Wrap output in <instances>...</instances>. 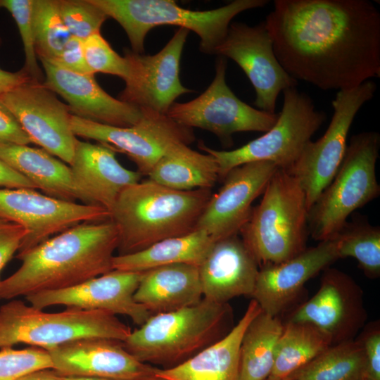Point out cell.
<instances>
[{
  "instance_id": "cell-1",
  "label": "cell",
  "mask_w": 380,
  "mask_h": 380,
  "mask_svg": "<svg viewBox=\"0 0 380 380\" xmlns=\"http://www.w3.org/2000/svg\"><path fill=\"white\" fill-rule=\"evenodd\" d=\"M296 80L345 90L380 77V12L369 0H275L264 20Z\"/></svg>"
},
{
  "instance_id": "cell-2",
  "label": "cell",
  "mask_w": 380,
  "mask_h": 380,
  "mask_svg": "<svg viewBox=\"0 0 380 380\" xmlns=\"http://www.w3.org/2000/svg\"><path fill=\"white\" fill-rule=\"evenodd\" d=\"M118 243L110 220L72 227L16 254L21 265L0 281V300L66 289L108 273Z\"/></svg>"
},
{
  "instance_id": "cell-3",
  "label": "cell",
  "mask_w": 380,
  "mask_h": 380,
  "mask_svg": "<svg viewBox=\"0 0 380 380\" xmlns=\"http://www.w3.org/2000/svg\"><path fill=\"white\" fill-rule=\"evenodd\" d=\"M211 196V189L179 191L149 179L127 187L110 210L119 234L118 255L194 231Z\"/></svg>"
},
{
  "instance_id": "cell-4",
  "label": "cell",
  "mask_w": 380,
  "mask_h": 380,
  "mask_svg": "<svg viewBox=\"0 0 380 380\" xmlns=\"http://www.w3.org/2000/svg\"><path fill=\"white\" fill-rule=\"evenodd\" d=\"M228 303L203 298L180 310L152 315L122 342L139 361L175 367L225 336L233 328Z\"/></svg>"
},
{
  "instance_id": "cell-5",
  "label": "cell",
  "mask_w": 380,
  "mask_h": 380,
  "mask_svg": "<svg viewBox=\"0 0 380 380\" xmlns=\"http://www.w3.org/2000/svg\"><path fill=\"white\" fill-rule=\"evenodd\" d=\"M308 207L298 182L278 169L260 203L241 229L242 240L260 267L288 260L306 248Z\"/></svg>"
},
{
  "instance_id": "cell-6",
  "label": "cell",
  "mask_w": 380,
  "mask_h": 380,
  "mask_svg": "<svg viewBox=\"0 0 380 380\" xmlns=\"http://www.w3.org/2000/svg\"><path fill=\"white\" fill-rule=\"evenodd\" d=\"M126 32L132 51L143 53L144 41L152 28L175 25L193 31L200 38V50L215 54L225 38L232 20L247 10L265 6L267 0H235L208 11L184 8L172 0H91Z\"/></svg>"
},
{
  "instance_id": "cell-7",
  "label": "cell",
  "mask_w": 380,
  "mask_h": 380,
  "mask_svg": "<svg viewBox=\"0 0 380 380\" xmlns=\"http://www.w3.org/2000/svg\"><path fill=\"white\" fill-rule=\"evenodd\" d=\"M131 331L116 315L105 311L66 308L47 312L15 298L0 306V349L24 343L48 350L91 338L123 342Z\"/></svg>"
},
{
  "instance_id": "cell-8",
  "label": "cell",
  "mask_w": 380,
  "mask_h": 380,
  "mask_svg": "<svg viewBox=\"0 0 380 380\" xmlns=\"http://www.w3.org/2000/svg\"><path fill=\"white\" fill-rule=\"evenodd\" d=\"M379 146L376 132L351 137L334 179L309 209L308 230L314 239L332 238L353 212L379 196L376 164Z\"/></svg>"
},
{
  "instance_id": "cell-9",
  "label": "cell",
  "mask_w": 380,
  "mask_h": 380,
  "mask_svg": "<svg viewBox=\"0 0 380 380\" xmlns=\"http://www.w3.org/2000/svg\"><path fill=\"white\" fill-rule=\"evenodd\" d=\"M284 103L274 125L262 136L234 150H215L203 142L200 149L212 155L224 178L232 168L255 161H270L288 170L326 120L311 98L296 87L283 91Z\"/></svg>"
},
{
  "instance_id": "cell-10",
  "label": "cell",
  "mask_w": 380,
  "mask_h": 380,
  "mask_svg": "<svg viewBox=\"0 0 380 380\" xmlns=\"http://www.w3.org/2000/svg\"><path fill=\"white\" fill-rule=\"evenodd\" d=\"M376 84L367 80L338 91L332 101L334 113L324 134L310 141L287 171L302 187L308 209L336 174L343 159L351 125L362 106L372 99Z\"/></svg>"
},
{
  "instance_id": "cell-11",
  "label": "cell",
  "mask_w": 380,
  "mask_h": 380,
  "mask_svg": "<svg viewBox=\"0 0 380 380\" xmlns=\"http://www.w3.org/2000/svg\"><path fill=\"white\" fill-rule=\"evenodd\" d=\"M227 65L226 58L219 56L215 77L205 91L190 101L175 102L166 115L183 126L208 130L229 146L234 133L267 132L279 115L254 108L240 100L226 82Z\"/></svg>"
},
{
  "instance_id": "cell-12",
  "label": "cell",
  "mask_w": 380,
  "mask_h": 380,
  "mask_svg": "<svg viewBox=\"0 0 380 380\" xmlns=\"http://www.w3.org/2000/svg\"><path fill=\"white\" fill-rule=\"evenodd\" d=\"M141 118L135 125L120 127L106 125L72 115L71 128L76 137L96 141L115 152L125 154L141 175L153 167L173 145L190 144L195 139L191 128L183 126L166 114L141 109Z\"/></svg>"
},
{
  "instance_id": "cell-13",
  "label": "cell",
  "mask_w": 380,
  "mask_h": 380,
  "mask_svg": "<svg viewBox=\"0 0 380 380\" xmlns=\"http://www.w3.org/2000/svg\"><path fill=\"white\" fill-rule=\"evenodd\" d=\"M0 220L27 232L18 253L77 224L110 220V213L100 206L58 199L34 189L0 188Z\"/></svg>"
},
{
  "instance_id": "cell-14",
  "label": "cell",
  "mask_w": 380,
  "mask_h": 380,
  "mask_svg": "<svg viewBox=\"0 0 380 380\" xmlns=\"http://www.w3.org/2000/svg\"><path fill=\"white\" fill-rule=\"evenodd\" d=\"M32 144L70 165L77 141L70 108L42 82L30 81L0 95Z\"/></svg>"
},
{
  "instance_id": "cell-15",
  "label": "cell",
  "mask_w": 380,
  "mask_h": 380,
  "mask_svg": "<svg viewBox=\"0 0 380 380\" xmlns=\"http://www.w3.org/2000/svg\"><path fill=\"white\" fill-rule=\"evenodd\" d=\"M189 31L179 27L157 53L144 55L125 49L128 63L125 87L120 100L140 109L166 114L179 96L191 92L181 83L180 61Z\"/></svg>"
},
{
  "instance_id": "cell-16",
  "label": "cell",
  "mask_w": 380,
  "mask_h": 380,
  "mask_svg": "<svg viewBox=\"0 0 380 380\" xmlns=\"http://www.w3.org/2000/svg\"><path fill=\"white\" fill-rule=\"evenodd\" d=\"M215 54L231 58L243 70L255 89L254 104L260 110L276 113L279 94L298 85L277 58L264 21L254 26L231 23Z\"/></svg>"
},
{
  "instance_id": "cell-17",
  "label": "cell",
  "mask_w": 380,
  "mask_h": 380,
  "mask_svg": "<svg viewBox=\"0 0 380 380\" xmlns=\"http://www.w3.org/2000/svg\"><path fill=\"white\" fill-rule=\"evenodd\" d=\"M366 318L360 286L347 274L327 267L317 293L298 306L287 321L312 324L334 345L353 340Z\"/></svg>"
},
{
  "instance_id": "cell-18",
  "label": "cell",
  "mask_w": 380,
  "mask_h": 380,
  "mask_svg": "<svg viewBox=\"0 0 380 380\" xmlns=\"http://www.w3.org/2000/svg\"><path fill=\"white\" fill-rule=\"evenodd\" d=\"M278 169L272 162L255 161L230 170L223 185L210 196L195 229L204 231L214 241L236 235L250 217L253 202Z\"/></svg>"
},
{
  "instance_id": "cell-19",
  "label": "cell",
  "mask_w": 380,
  "mask_h": 380,
  "mask_svg": "<svg viewBox=\"0 0 380 380\" xmlns=\"http://www.w3.org/2000/svg\"><path fill=\"white\" fill-rule=\"evenodd\" d=\"M142 273L113 270L72 287L35 293L25 298L38 309L63 305L105 311L127 316L139 327L151 316L134 299Z\"/></svg>"
},
{
  "instance_id": "cell-20",
  "label": "cell",
  "mask_w": 380,
  "mask_h": 380,
  "mask_svg": "<svg viewBox=\"0 0 380 380\" xmlns=\"http://www.w3.org/2000/svg\"><path fill=\"white\" fill-rule=\"evenodd\" d=\"M58 375L146 380L158 367L139 361L122 341L91 338L73 341L47 350Z\"/></svg>"
},
{
  "instance_id": "cell-21",
  "label": "cell",
  "mask_w": 380,
  "mask_h": 380,
  "mask_svg": "<svg viewBox=\"0 0 380 380\" xmlns=\"http://www.w3.org/2000/svg\"><path fill=\"white\" fill-rule=\"evenodd\" d=\"M39 60L45 74L43 84L66 101L72 115L120 127L132 126L141 119L140 108L109 95L94 75L75 72Z\"/></svg>"
},
{
  "instance_id": "cell-22",
  "label": "cell",
  "mask_w": 380,
  "mask_h": 380,
  "mask_svg": "<svg viewBox=\"0 0 380 380\" xmlns=\"http://www.w3.org/2000/svg\"><path fill=\"white\" fill-rule=\"evenodd\" d=\"M338 259L334 241L327 239L306 248L283 262L260 267L252 299L262 311L278 317L298 295L304 284Z\"/></svg>"
},
{
  "instance_id": "cell-23",
  "label": "cell",
  "mask_w": 380,
  "mask_h": 380,
  "mask_svg": "<svg viewBox=\"0 0 380 380\" xmlns=\"http://www.w3.org/2000/svg\"><path fill=\"white\" fill-rule=\"evenodd\" d=\"M70 167L82 203L100 206L110 213L121 192L139 182L142 176L124 167L108 146L79 139Z\"/></svg>"
},
{
  "instance_id": "cell-24",
  "label": "cell",
  "mask_w": 380,
  "mask_h": 380,
  "mask_svg": "<svg viewBox=\"0 0 380 380\" xmlns=\"http://www.w3.org/2000/svg\"><path fill=\"white\" fill-rule=\"evenodd\" d=\"M259 269L237 234L215 241L198 267L203 298L226 303L240 296H251Z\"/></svg>"
},
{
  "instance_id": "cell-25",
  "label": "cell",
  "mask_w": 380,
  "mask_h": 380,
  "mask_svg": "<svg viewBox=\"0 0 380 380\" xmlns=\"http://www.w3.org/2000/svg\"><path fill=\"white\" fill-rule=\"evenodd\" d=\"M261 310L252 299L242 317L225 336L175 367L158 368L155 376L165 380H239L242 336L251 320Z\"/></svg>"
},
{
  "instance_id": "cell-26",
  "label": "cell",
  "mask_w": 380,
  "mask_h": 380,
  "mask_svg": "<svg viewBox=\"0 0 380 380\" xmlns=\"http://www.w3.org/2000/svg\"><path fill=\"white\" fill-rule=\"evenodd\" d=\"M134 299L151 315L195 305L203 299L198 267L174 264L143 272Z\"/></svg>"
},
{
  "instance_id": "cell-27",
  "label": "cell",
  "mask_w": 380,
  "mask_h": 380,
  "mask_svg": "<svg viewBox=\"0 0 380 380\" xmlns=\"http://www.w3.org/2000/svg\"><path fill=\"white\" fill-rule=\"evenodd\" d=\"M0 159L25 177L43 194L82 203L70 165L42 148L0 142Z\"/></svg>"
},
{
  "instance_id": "cell-28",
  "label": "cell",
  "mask_w": 380,
  "mask_h": 380,
  "mask_svg": "<svg viewBox=\"0 0 380 380\" xmlns=\"http://www.w3.org/2000/svg\"><path fill=\"white\" fill-rule=\"evenodd\" d=\"M212 238L204 231H194L156 242L133 253L115 255L113 270L142 272L174 264L199 267L213 246Z\"/></svg>"
},
{
  "instance_id": "cell-29",
  "label": "cell",
  "mask_w": 380,
  "mask_h": 380,
  "mask_svg": "<svg viewBox=\"0 0 380 380\" xmlns=\"http://www.w3.org/2000/svg\"><path fill=\"white\" fill-rule=\"evenodd\" d=\"M148 177L179 191L211 189L219 179V168L212 155L201 153L184 143H178L160 158Z\"/></svg>"
},
{
  "instance_id": "cell-30",
  "label": "cell",
  "mask_w": 380,
  "mask_h": 380,
  "mask_svg": "<svg viewBox=\"0 0 380 380\" xmlns=\"http://www.w3.org/2000/svg\"><path fill=\"white\" fill-rule=\"evenodd\" d=\"M283 329L278 317L262 310L251 320L241 341L239 380H265L270 376Z\"/></svg>"
},
{
  "instance_id": "cell-31",
  "label": "cell",
  "mask_w": 380,
  "mask_h": 380,
  "mask_svg": "<svg viewBox=\"0 0 380 380\" xmlns=\"http://www.w3.org/2000/svg\"><path fill=\"white\" fill-rule=\"evenodd\" d=\"M331 346L330 338L312 324L286 321L269 376L287 377Z\"/></svg>"
},
{
  "instance_id": "cell-32",
  "label": "cell",
  "mask_w": 380,
  "mask_h": 380,
  "mask_svg": "<svg viewBox=\"0 0 380 380\" xmlns=\"http://www.w3.org/2000/svg\"><path fill=\"white\" fill-rule=\"evenodd\" d=\"M365 372L362 346L353 339L329 346L289 376L296 380H363Z\"/></svg>"
},
{
  "instance_id": "cell-33",
  "label": "cell",
  "mask_w": 380,
  "mask_h": 380,
  "mask_svg": "<svg viewBox=\"0 0 380 380\" xmlns=\"http://www.w3.org/2000/svg\"><path fill=\"white\" fill-rule=\"evenodd\" d=\"M339 258L355 259L365 274L380 275V228L360 217L347 222L332 237Z\"/></svg>"
},
{
  "instance_id": "cell-34",
  "label": "cell",
  "mask_w": 380,
  "mask_h": 380,
  "mask_svg": "<svg viewBox=\"0 0 380 380\" xmlns=\"http://www.w3.org/2000/svg\"><path fill=\"white\" fill-rule=\"evenodd\" d=\"M32 26L38 58L56 59L71 37L61 16L58 0H33Z\"/></svg>"
},
{
  "instance_id": "cell-35",
  "label": "cell",
  "mask_w": 380,
  "mask_h": 380,
  "mask_svg": "<svg viewBox=\"0 0 380 380\" xmlns=\"http://www.w3.org/2000/svg\"><path fill=\"white\" fill-rule=\"evenodd\" d=\"M63 22L72 37L84 40L100 32L108 18L91 0H58Z\"/></svg>"
},
{
  "instance_id": "cell-36",
  "label": "cell",
  "mask_w": 380,
  "mask_h": 380,
  "mask_svg": "<svg viewBox=\"0 0 380 380\" xmlns=\"http://www.w3.org/2000/svg\"><path fill=\"white\" fill-rule=\"evenodd\" d=\"M33 0H0V8L7 10L14 18L23 44V69L32 80L43 82V73L37 58L32 26Z\"/></svg>"
},
{
  "instance_id": "cell-37",
  "label": "cell",
  "mask_w": 380,
  "mask_h": 380,
  "mask_svg": "<svg viewBox=\"0 0 380 380\" xmlns=\"http://www.w3.org/2000/svg\"><path fill=\"white\" fill-rule=\"evenodd\" d=\"M53 369L46 350L31 346L23 349H0V380H18L36 370Z\"/></svg>"
},
{
  "instance_id": "cell-38",
  "label": "cell",
  "mask_w": 380,
  "mask_h": 380,
  "mask_svg": "<svg viewBox=\"0 0 380 380\" xmlns=\"http://www.w3.org/2000/svg\"><path fill=\"white\" fill-rule=\"evenodd\" d=\"M84 56L87 66L94 75L96 72L110 74L124 80L128 75V63L102 37L100 32L84 40Z\"/></svg>"
},
{
  "instance_id": "cell-39",
  "label": "cell",
  "mask_w": 380,
  "mask_h": 380,
  "mask_svg": "<svg viewBox=\"0 0 380 380\" xmlns=\"http://www.w3.org/2000/svg\"><path fill=\"white\" fill-rule=\"evenodd\" d=\"M366 360V380H380V329L379 322L371 323L358 338Z\"/></svg>"
},
{
  "instance_id": "cell-40",
  "label": "cell",
  "mask_w": 380,
  "mask_h": 380,
  "mask_svg": "<svg viewBox=\"0 0 380 380\" xmlns=\"http://www.w3.org/2000/svg\"><path fill=\"white\" fill-rule=\"evenodd\" d=\"M48 61L75 72L94 75L86 63L84 40L75 37H70L56 59Z\"/></svg>"
},
{
  "instance_id": "cell-41",
  "label": "cell",
  "mask_w": 380,
  "mask_h": 380,
  "mask_svg": "<svg viewBox=\"0 0 380 380\" xmlns=\"http://www.w3.org/2000/svg\"><path fill=\"white\" fill-rule=\"evenodd\" d=\"M27 234V232L21 226L0 220V274L18 252Z\"/></svg>"
},
{
  "instance_id": "cell-42",
  "label": "cell",
  "mask_w": 380,
  "mask_h": 380,
  "mask_svg": "<svg viewBox=\"0 0 380 380\" xmlns=\"http://www.w3.org/2000/svg\"><path fill=\"white\" fill-rule=\"evenodd\" d=\"M0 142L28 145L31 141L19 122L0 101Z\"/></svg>"
},
{
  "instance_id": "cell-43",
  "label": "cell",
  "mask_w": 380,
  "mask_h": 380,
  "mask_svg": "<svg viewBox=\"0 0 380 380\" xmlns=\"http://www.w3.org/2000/svg\"><path fill=\"white\" fill-rule=\"evenodd\" d=\"M0 188L37 189L32 182L11 168L1 159H0Z\"/></svg>"
},
{
  "instance_id": "cell-44",
  "label": "cell",
  "mask_w": 380,
  "mask_h": 380,
  "mask_svg": "<svg viewBox=\"0 0 380 380\" xmlns=\"http://www.w3.org/2000/svg\"><path fill=\"white\" fill-rule=\"evenodd\" d=\"M31 80L23 69L12 72L0 68V95Z\"/></svg>"
},
{
  "instance_id": "cell-45",
  "label": "cell",
  "mask_w": 380,
  "mask_h": 380,
  "mask_svg": "<svg viewBox=\"0 0 380 380\" xmlns=\"http://www.w3.org/2000/svg\"><path fill=\"white\" fill-rule=\"evenodd\" d=\"M18 380H65L52 369H42L30 372Z\"/></svg>"
},
{
  "instance_id": "cell-46",
  "label": "cell",
  "mask_w": 380,
  "mask_h": 380,
  "mask_svg": "<svg viewBox=\"0 0 380 380\" xmlns=\"http://www.w3.org/2000/svg\"><path fill=\"white\" fill-rule=\"evenodd\" d=\"M64 378L65 380H115V379H107V378L90 377V376H67Z\"/></svg>"
},
{
  "instance_id": "cell-47",
  "label": "cell",
  "mask_w": 380,
  "mask_h": 380,
  "mask_svg": "<svg viewBox=\"0 0 380 380\" xmlns=\"http://www.w3.org/2000/svg\"><path fill=\"white\" fill-rule=\"evenodd\" d=\"M265 380H296V379H294L291 378L289 376L285 377V378H277V377L268 376Z\"/></svg>"
},
{
  "instance_id": "cell-48",
  "label": "cell",
  "mask_w": 380,
  "mask_h": 380,
  "mask_svg": "<svg viewBox=\"0 0 380 380\" xmlns=\"http://www.w3.org/2000/svg\"><path fill=\"white\" fill-rule=\"evenodd\" d=\"M146 380H165V379L154 376L147 379Z\"/></svg>"
},
{
  "instance_id": "cell-49",
  "label": "cell",
  "mask_w": 380,
  "mask_h": 380,
  "mask_svg": "<svg viewBox=\"0 0 380 380\" xmlns=\"http://www.w3.org/2000/svg\"><path fill=\"white\" fill-rule=\"evenodd\" d=\"M363 380H366V379H363Z\"/></svg>"
}]
</instances>
